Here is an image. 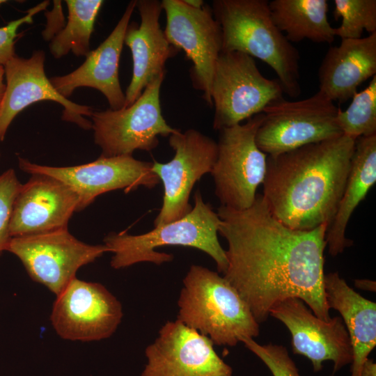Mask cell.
<instances>
[{
  "instance_id": "cell-1",
  "label": "cell",
  "mask_w": 376,
  "mask_h": 376,
  "mask_svg": "<svg viewBox=\"0 0 376 376\" xmlns=\"http://www.w3.org/2000/svg\"><path fill=\"white\" fill-rule=\"evenodd\" d=\"M218 233L226 240L224 277L237 290L260 324L290 298L301 299L319 318L330 320L324 288L327 224L292 229L275 218L260 194L243 210L219 206Z\"/></svg>"
},
{
  "instance_id": "cell-2",
  "label": "cell",
  "mask_w": 376,
  "mask_h": 376,
  "mask_svg": "<svg viewBox=\"0 0 376 376\" xmlns=\"http://www.w3.org/2000/svg\"><path fill=\"white\" fill-rule=\"evenodd\" d=\"M354 144L355 139L343 134L268 155L262 196L272 215L295 230L329 226L345 188Z\"/></svg>"
},
{
  "instance_id": "cell-3",
  "label": "cell",
  "mask_w": 376,
  "mask_h": 376,
  "mask_svg": "<svg viewBox=\"0 0 376 376\" xmlns=\"http://www.w3.org/2000/svg\"><path fill=\"white\" fill-rule=\"evenodd\" d=\"M212 12L222 32L221 52L258 58L276 72L284 93H301L299 54L274 24L267 0H216Z\"/></svg>"
},
{
  "instance_id": "cell-4",
  "label": "cell",
  "mask_w": 376,
  "mask_h": 376,
  "mask_svg": "<svg viewBox=\"0 0 376 376\" xmlns=\"http://www.w3.org/2000/svg\"><path fill=\"white\" fill-rule=\"evenodd\" d=\"M178 318L217 345L256 337L259 324L237 290L218 272L192 265L183 279Z\"/></svg>"
},
{
  "instance_id": "cell-5",
  "label": "cell",
  "mask_w": 376,
  "mask_h": 376,
  "mask_svg": "<svg viewBox=\"0 0 376 376\" xmlns=\"http://www.w3.org/2000/svg\"><path fill=\"white\" fill-rule=\"evenodd\" d=\"M221 219L212 205L205 203L201 191L194 194V205L182 219L155 226L141 235L126 232L110 233L104 244L113 253L111 266L116 269L140 263L159 265L171 262L173 256L155 249L163 246H183L197 249L210 256L219 272L227 268L226 251L221 246L217 233Z\"/></svg>"
},
{
  "instance_id": "cell-6",
  "label": "cell",
  "mask_w": 376,
  "mask_h": 376,
  "mask_svg": "<svg viewBox=\"0 0 376 376\" xmlns=\"http://www.w3.org/2000/svg\"><path fill=\"white\" fill-rule=\"evenodd\" d=\"M263 113L219 130L217 157L211 174L221 206L236 210L250 207L263 184L267 155L259 149L256 135Z\"/></svg>"
},
{
  "instance_id": "cell-7",
  "label": "cell",
  "mask_w": 376,
  "mask_h": 376,
  "mask_svg": "<svg viewBox=\"0 0 376 376\" xmlns=\"http://www.w3.org/2000/svg\"><path fill=\"white\" fill-rule=\"evenodd\" d=\"M338 109L319 91L301 100L279 99L264 109L256 144L267 156L276 155L340 136L343 133L337 123Z\"/></svg>"
},
{
  "instance_id": "cell-8",
  "label": "cell",
  "mask_w": 376,
  "mask_h": 376,
  "mask_svg": "<svg viewBox=\"0 0 376 376\" xmlns=\"http://www.w3.org/2000/svg\"><path fill=\"white\" fill-rule=\"evenodd\" d=\"M283 93L279 80L264 77L253 57L240 52H221L212 84L213 128L219 131L240 124L263 113Z\"/></svg>"
},
{
  "instance_id": "cell-9",
  "label": "cell",
  "mask_w": 376,
  "mask_h": 376,
  "mask_svg": "<svg viewBox=\"0 0 376 376\" xmlns=\"http://www.w3.org/2000/svg\"><path fill=\"white\" fill-rule=\"evenodd\" d=\"M164 76L150 81L127 107L93 111L91 129L101 156L132 155L136 150L151 151L158 146L159 136L167 137L178 130L162 116L159 95Z\"/></svg>"
},
{
  "instance_id": "cell-10",
  "label": "cell",
  "mask_w": 376,
  "mask_h": 376,
  "mask_svg": "<svg viewBox=\"0 0 376 376\" xmlns=\"http://www.w3.org/2000/svg\"><path fill=\"white\" fill-rule=\"evenodd\" d=\"M7 251L15 255L34 281L58 295L79 268L109 252L104 244L84 243L68 228L13 237Z\"/></svg>"
},
{
  "instance_id": "cell-11",
  "label": "cell",
  "mask_w": 376,
  "mask_h": 376,
  "mask_svg": "<svg viewBox=\"0 0 376 376\" xmlns=\"http://www.w3.org/2000/svg\"><path fill=\"white\" fill-rule=\"evenodd\" d=\"M169 143L175 152L173 159L166 163L153 160L152 164L164 187L155 226L179 220L191 210V190L203 175L211 173L217 157V142L196 130H178L169 136Z\"/></svg>"
},
{
  "instance_id": "cell-12",
  "label": "cell",
  "mask_w": 376,
  "mask_h": 376,
  "mask_svg": "<svg viewBox=\"0 0 376 376\" xmlns=\"http://www.w3.org/2000/svg\"><path fill=\"white\" fill-rule=\"evenodd\" d=\"M123 316L121 303L104 285L75 277L56 295L50 320L61 338L89 342L109 338Z\"/></svg>"
},
{
  "instance_id": "cell-13",
  "label": "cell",
  "mask_w": 376,
  "mask_h": 376,
  "mask_svg": "<svg viewBox=\"0 0 376 376\" xmlns=\"http://www.w3.org/2000/svg\"><path fill=\"white\" fill-rule=\"evenodd\" d=\"M18 159L22 171L49 175L71 188L79 198V211L108 191L124 189L128 193L141 186L152 189L160 182L152 171V162L138 160L132 155H100L93 162L72 166H45L22 157Z\"/></svg>"
},
{
  "instance_id": "cell-14",
  "label": "cell",
  "mask_w": 376,
  "mask_h": 376,
  "mask_svg": "<svg viewBox=\"0 0 376 376\" xmlns=\"http://www.w3.org/2000/svg\"><path fill=\"white\" fill-rule=\"evenodd\" d=\"M161 3L166 17V38L191 61L193 86L203 92V98L212 107L214 68L222 49L221 26L212 10L205 4L201 8H194L182 0H163Z\"/></svg>"
},
{
  "instance_id": "cell-15",
  "label": "cell",
  "mask_w": 376,
  "mask_h": 376,
  "mask_svg": "<svg viewBox=\"0 0 376 376\" xmlns=\"http://www.w3.org/2000/svg\"><path fill=\"white\" fill-rule=\"evenodd\" d=\"M212 341L176 319L166 322L147 346L141 376H233Z\"/></svg>"
},
{
  "instance_id": "cell-16",
  "label": "cell",
  "mask_w": 376,
  "mask_h": 376,
  "mask_svg": "<svg viewBox=\"0 0 376 376\" xmlns=\"http://www.w3.org/2000/svg\"><path fill=\"white\" fill-rule=\"evenodd\" d=\"M269 315L288 328L292 337L293 353L308 359L314 372H320L324 361H331L334 376L352 363V344L341 317L323 320L297 297L279 302L270 310Z\"/></svg>"
},
{
  "instance_id": "cell-17",
  "label": "cell",
  "mask_w": 376,
  "mask_h": 376,
  "mask_svg": "<svg viewBox=\"0 0 376 376\" xmlns=\"http://www.w3.org/2000/svg\"><path fill=\"white\" fill-rule=\"evenodd\" d=\"M45 54L37 50L27 58L14 56L3 66L6 89L0 106V141L16 116L28 106L42 100H51L63 107L62 119L84 130L92 127L91 107L78 104L61 95L53 86L45 72Z\"/></svg>"
},
{
  "instance_id": "cell-18",
  "label": "cell",
  "mask_w": 376,
  "mask_h": 376,
  "mask_svg": "<svg viewBox=\"0 0 376 376\" xmlns=\"http://www.w3.org/2000/svg\"><path fill=\"white\" fill-rule=\"evenodd\" d=\"M79 198L67 185L47 175L34 173L22 184L14 202L12 237L68 228Z\"/></svg>"
},
{
  "instance_id": "cell-19",
  "label": "cell",
  "mask_w": 376,
  "mask_h": 376,
  "mask_svg": "<svg viewBox=\"0 0 376 376\" xmlns=\"http://www.w3.org/2000/svg\"><path fill=\"white\" fill-rule=\"evenodd\" d=\"M135 7L136 1H131L111 33L88 53L78 68L65 75L49 79L61 95L67 98L77 88L89 87L104 95L110 109L118 110L124 107L125 95L119 81L118 66L125 36Z\"/></svg>"
},
{
  "instance_id": "cell-20",
  "label": "cell",
  "mask_w": 376,
  "mask_h": 376,
  "mask_svg": "<svg viewBox=\"0 0 376 376\" xmlns=\"http://www.w3.org/2000/svg\"><path fill=\"white\" fill-rule=\"evenodd\" d=\"M141 17L139 26L129 24L124 40L130 49L133 61L131 81L125 92L124 107L132 104L146 86L165 74L166 61L178 54V49L169 43L159 22L163 10L157 0L136 1Z\"/></svg>"
},
{
  "instance_id": "cell-21",
  "label": "cell",
  "mask_w": 376,
  "mask_h": 376,
  "mask_svg": "<svg viewBox=\"0 0 376 376\" xmlns=\"http://www.w3.org/2000/svg\"><path fill=\"white\" fill-rule=\"evenodd\" d=\"M376 75V33L343 39L328 49L319 67V91L333 102L352 98L358 87Z\"/></svg>"
},
{
  "instance_id": "cell-22",
  "label": "cell",
  "mask_w": 376,
  "mask_h": 376,
  "mask_svg": "<svg viewBox=\"0 0 376 376\" xmlns=\"http://www.w3.org/2000/svg\"><path fill=\"white\" fill-rule=\"evenodd\" d=\"M329 309L338 311L352 347L350 376H361L363 366L376 346V304L351 288L338 272L324 274Z\"/></svg>"
},
{
  "instance_id": "cell-23",
  "label": "cell",
  "mask_w": 376,
  "mask_h": 376,
  "mask_svg": "<svg viewBox=\"0 0 376 376\" xmlns=\"http://www.w3.org/2000/svg\"><path fill=\"white\" fill-rule=\"evenodd\" d=\"M376 182V135L355 140L351 165L345 188L325 240L331 256H336L352 244L345 236L354 210Z\"/></svg>"
},
{
  "instance_id": "cell-24",
  "label": "cell",
  "mask_w": 376,
  "mask_h": 376,
  "mask_svg": "<svg viewBox=\"0 0 376 376\" xmlns=\"http://www.w3.org/2000/svg\"><path fill=\"white\" fill-rule=\"evenodd\" d=\"M269 6L274 24L291 43L305 39L316 43L334 41L327 0H272Z\"/></svg>"
},
{
  "instance_id": "cell-25",
  "label": "cell",
  "mask_w": 376,
  "mask_h": 376,
  "mask_svg": "<svg viewBox=\"0 0 376 376\" xmlns=\"http://www.w3.org/2000/svg\"><path fill=\"white\" fill-rule=\"evenodd\" d=\"M68 22L64 28L52 38L49 50L55 58L72 52L77 56H86L90 50V39L98 13L104 3L102 0H66Z\"/></svg>"
},
{
  "instance_id": "cell-26",
  "label": "cell",
  "mask_w": 376,
  "mask_h": 376,
  "mask_svg": "<svg viewBox=\"0 0 376 376\" xmlns=\"http://www.w3.org/2000/svg\"><path fill=\"white\" fill-rule=\"evenodd\" d=\"M337 123L343 135L355 140L376 135V75L345 111L338 109Z\"/></svg>"
},
{
  "instance_id": "cell-27",
  "label": "cell",
  "mask_w": 376,
  "mask_h": 376,
  "mask_svg": "<svg viewBox=\"0 0 376 376\" xmlns=\"http://www.w3.org/2000/svg\"><path fill=\"white\" fill-rule=\"evenodd\" d=\"M334 16L342 18L335 28L336 36L343 39L362 38L364 31L376 33L375 0H335Z\"/></svg>"
},
{
  "instance_id": "cell-28",
  "label": "cell",
  "mask_w": 376,
  "mask_h": 376,
  "mask_svg": "<svg viewBox=\"0 0 376 376\" xmlns=\"http://www.w3.org/2000/svg\"><path fill=\"white\" fill-rule=\"evenodd\" d=\"M241 342L265 364L273 376H301L285 347L260 345L251 338H243Z\"/></svg>"
},
{
  "instance_id": "cell-29",
  "label": "cell",
  "mask_w": 376,
  "mask_h": 376,
  "mask_svg": "<svg viewBox=\"0 0 376 376\" xmlns=\"http://www.w3.org/2000/svg\"><path fill=\"white\" fill-rule=\"evenodd\" d=\"M21 185L13 169H8L0 174V255L7 251L12 238L10 232L11 217Z\"/></svg>"
},
{
  "instance_id": "cell-30",
  "label": "cell",
  "mask_w": 376,
  "mask_h": 376,
  "mask_svg": "<svg viewBox=\"0 0 376 376\" xmlns=\"http://www.w3.org/2000/svg\"><path fill=\"white\" fill-rule=\"evenodd\" d=\"M49 4V1H44L36 6L29 8L24 16L10 21L6 26L0 27V65L6 63L14 56L15 44L19 36L18 29L24 24H32L34 15L45 10Z\"/></svg>"
},
{
  "instance_id": "cell-31",
  "label": "cell",
  "mask_w": 376,
  "mask_h": 376,
  "mask_svg": "<svg viewBox=\"0 0 376 376\" xmlns=\"http://www.w3.org/2000/svg\"><path fill=\"white\" fill-rule=\"evenodd\" d=\"M361 376H376V363L370 359L365 361Z\"/></svg>"
},
{
  "instance_id": "cell-32",
  "label": "cell",
  "mask_w": 376,
  "mask_h": 376,
  "mask_svg": "<svg viewBox=\"0 0 376 376\" xmlns=\"http://www.w3.org/2000/svg\"><path fill=\"white\" fill-rule=\"evenodd\" d=\"M354 285L356 287L371 292H375V282L369 279H356L354 281Z\"/></svg>"
},
{
  "instance_id": "cell-33",
  "label": "cell",
  "mask_w": 376,
  "mask_h": 376,
  "mask_svg": "<svg viewBox=\"0 0 376 376\" xmlns=\"http://www.w3.org/2000/svg\"><path fill=\"white\" fill-rule=\"evenodd\" d=\"M5 76H4V68L2 65H0V106L3 100L6 89L5 84Z\"/></svg>"
},
{
  "instance_id": "cell-34",
  "label": "cell",
  "mask_w": 376,
  "mask_h": 376,
  "mask_svg": "<svg viewBox=\"0 0 376 376\" xmlns=\"http://www.w3.org/2000/svg\"><path fill=\"white\" fill-rule=\"evenodd\" d=\"M187 6L194 8H201L204 6L202 0H182Z\"/></svg>"
},
{
  "instance_id": "cell-35",
  "label": "cell",
  "mask_w": 376,
  "mask_h": 376,
  "mask_svg": "<svg viewBox=\"0 0 376 376\" xmlns=\"http://www.w3.org/2000/svg\"><path fill=\"white\" fill-rule=\"evenodd\" d=\"M6 0H0V7L2 4L7 3Z\"/></svg>"
}]
</instances>
